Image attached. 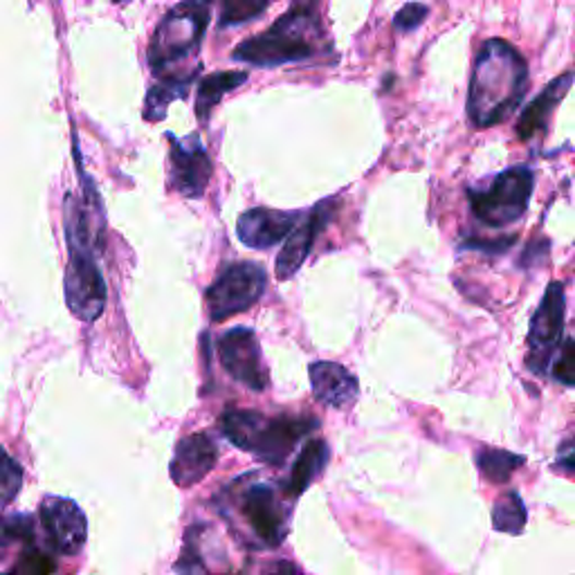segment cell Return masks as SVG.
<instances>
[{
	"label": "cell",
	"instance_id": "6da1fadb",
	"mask_svg": "<svg viewBox=\"0 0 575 575\" xmlns=\"http://www.w3.org/2000/svg\"><path fill=\"white\" fill-rule=\"evenodd\" d=\"M528 86L526 59L503 39L481 46L467 93V118L477 129L506 122L524 99Z\"/></svg>",
	"mask_w": 575,
	"mask_h": 575
},
{
	"label": "cell",
	"instance_id": "7a4b0ae2",
	"mask_svg": "<svg viewBox=\"0 0 575 575\" xmlns=\"http://www.w3.org/2000/svg\"><path fill=\"white\" fill-rule=\"evenodd\" d=\"M321 0H295L266 32L234 48L232 59L255 68H279L313 59L321 50Z\"/></svg>",
	"mask_w": 575,
	"mask_h": 575
},
{
	"label": "cell",
	"instance_id": "3957f363",
	"mask_svg": "<svg viewBox=\"0 0 575 575\" xmlns=\"http://www.w3.org/2000/svg\"><path fill=\"white\" fill-rule=\"evenodd\" d=\"M65 236L70 261L65 268V304L82 321H95L106 308V281L93 257V230L77 196H65Z\"/></svg>",
	"mask_w": 575,
	"mask_h": 575
},
{
	"label": "cell",
	"instance_id": "277c9868",
	"mask_svg": "<svg viewBox=\"0 0 575 575\" xmlns=\"http://www.w3.org/2000/svg\"><path fill=\"white\" fill-rule=\"evenodd\" d=\"M315 427L317 418L308 416L266 418L257 412L245 409H230L221 416V429L228 441L270 465H281Z\"/></svg>",
	"mask_w": 575,
	"mask_h": 575
},
{
	"label": "cell",
	"instance_id": "5b68a950",
	"mask_svg": "<svg viewBox=\"0 0 575 575\" xmlns=\"http://www.w3.org/2000/svg\"><path fill=\"white\" fill-rule=\"evenodd\" d=\"M209 25V0H183L175 5L154 32L149 46V63L154 70L189 57L198 50Z\"/></svg>",
	"mask_w": 575,
	"mask_h": 575
},
{
	"label": "cell",
	"instance_id": "8992f818",
	"mask_svg": "<svg viewBox=\"0 0 575 575\" xmlns=\"http://www.w3.org/2000/svg\"><path fill=\"white\" fill-rule=\"evenodd\" d=\"M535 189V175L528 167H513L501 171L488 189H470V207L488 228H506L517 223L528 209Z\"/></svg>",
	"mask_w": 575,
	"mask_h": 575
},
{
	"label": "cell",
	"instance_id": "52a82bcc",
	"mask_svg": "<svg viewBox=\"0 0 575 575\" xmlns=\"http://www.w3.org/2000/svg\"><path fill=\"white\" fill-rule=\"evenodd\" d=\"M268 285L266 270L259 264L241 261L228 266L207 291V308L213 321L245 313L255 306Z\"/></svg>",
	"mask_w": 575,
	"mask_h": 575
},
{
	"label": "cell",
	"instance_id": "ba28073f",
	"mask_svg": "<svg viewBox=\"0 0 575 575\" xmlns=\"http://www.w3.org/2000/svg\"><path fill=\"white\" fill-rule=\"evenodd\" d=\"M564 313H566L564 288L560 281H553L549 283L542 304L537 306L530 319L526 365L533 374L539 376L547 374V367L551 365L555 351L560 348L564 333Z\"/></svg>",
	"mask_w": 575,
	"mask_h": 575
},
{
	"label": "cell",
	"instance_id": "9c48e42d",
	"mask_svg": "<svg viewBox=\"0 0 575 575\" xmlns=\"http://www.w3.org/2000/svg\"><path fill=\"white\" fill-rule=\"evenodd\" d=\"M238 511L249 533L264 547L277 549L283 545L288 526H291V511L283 506V501L270 486L255 484L245 488L238 499Z\"/></svg>",
	"mask_w": 575,
	"mask_h": 575
},
{
	"label": "cell",
	"instance_id": "30bf717a",
	"mask_svg": "<svg viewBox=\"0 0 575 575\" xmlns=\"http://www.w3.org/2000/svg\"><path fill=\"white\" fill-rule=\"evenodd\" d=\"M219 357L225 371L241 384L266 391L270 387V374L264 363V353L255 331L249 329H230L219 340Z\"/></svg>",
	"mask_w": 575,
	"mask_h": 575
},
{
	"label": "cell",
	"instance_id": "8fae6325",
	"mask_svg": "<svg viewBox=\"0 0 575 575\" xmlns=\"http://www.w3.org/2000/svg\"><path fill=\"white\" fill-rule=\"evenodd\" d=\"M39 519L57 553L77 555L84 549L88 539V522L84 511L72 499L46 497Z\"/></svg>",
	"mask_w": 575,
	"mask_h": 575
},
{
	"label": "cell",
	"instance_id": "7c38bea8",
	"mask_svg": "<svg viewBox=\"0 0 575 575\" xmlns=\"http://www.w3.org/2000/svg\"><path fill=\"white\" fill-rule=\"evenodd\" d=\"M169 137L173 142L169 154L171 187L185 198H200L213 173V164L203 147L200 137L196 133L183 139H175L173 135Z\"/></svg>",
	"mask_w": 575,
	"mask_h": 575
},
{
	"label": "cell",
	"instance_id": "4fadbf2b",
	"mask_svg": "<svg viewBox=\"0 0 575 575\" xmlns=\"http://www.w3.org/2000/svg\"><path fill=\"white\" fill-rule=\"evenodd\" d=\"M335 205L338 200L333 198L321 200L317 207H313V211L306 216V219L299 225H295L291 234H288L281 255L277 257V277L281 281H288L293 274L299 272V268L310 255L317 234L333 219Z\"/></svg>",
	"mask_w": 575,
	"mask_h": 575
},
{
	"label": "cell",
	"instance_id": "5bb4252c",
	"mask_svg": "<svg viewBox=\"0 0 575 575\" xmlns=\"http://www.w3.org/2000/svg\"><path fill=\"white\" fill-rule=\"evenodd\" d=\"M297 223H299L297 211H279V209L257 207V209H247L245 213H241L236 234L241 243H245L252 249H268L285 241Z\"/></svg>",
	"mask_w": 575,
	"mask_h": 575
},
{
	"label": "cell",
	"instance_id": "9a60e30c",
	"mask_svg": "<svg viewBox=\"0 0 575 575\" xmlns=\"http://www.w3.org/2000/svg\"><path fill=\"white\" fill-rule=\"evenodd\" d=\"M219 458V448L211 441L209 435H192L185 437L175 445L173 458H171V479L180 488H189L198 481H203L216 465Z\"/></svg>",
	"mask_w": 575,
	"mask_h": 575
},
{
	"label": "cell",
	"instance_id": "2e32d148",
	"mask_svg": "<svg viewBox=\"0 0 575 575\" xmlns=\"http://www.w3.org/2000/svg\"><path fill=\"white\" fill-rule=\"evenodd\" d=\"M573 82H575V72H564V75L555 77L549 86H545V90L539 93L524 108L519 120H517V137L519 139H530L537 133L547 131L553 111L560 106V101L566 97Z\"/></svg>",
	"mask_w": 575,
	"mask_h": 575
},
{
	"label": "cell",
	"instance_id": "e0dca14e",
	"mask_svg": "<svg viewBox=\"0 0 575 575\" xmlns=\"http://www.w3.org/2000/svg\"><path fill=\"white\" fill-rule=\"evenodd\" d=\"M310 384L317 401L344 409L357 401V378L335 363H315L310 367Z\"/></svg>",
	"mask_w": 575,
	"mask_h": 575
},
{
	"label": "cell",
	"instance_id": "ac0fdd59",
	"mask_svg": "<svg viewBox=\"0 0 575 575\" xmlns=\"http://www.w3.org/2000/svg\"><path fill=\"white\" fill-rule=\"evenodd\" d=\"M329 456H331V450L321 439L308 441L293 465L291 481H288V492H291L293 497L304 494L308 486L323 473V467H327L329 463Z\"/></svg>",
	"mask_w": 575,
	"mask_h": 575
},
{
	"label": "cell",
	"instance_id": "d6986e66",
	"mask_svg": "<svg viewBox=\"0 0 575 575\" xmlns=\"http://www.w3.org/2000/svg\"><path fill=\"white\" fill-rule=\"evenodd\" d=\"M245 82H247V72L243 70H223V72H213V75L205 77L198 84V93H196V118L205 122L213 108L221 103V99L228 93L243 86Z\"/></svg>",
	"mask_w": 575,
	"mask_h": 575
},
{
	"label": "cell",
	"instance_id": "ffe728a7",
	"mask_svg": "<svg viewBox=\"0 0 575 575\" xmlns=\"http://www.w3.org/2000/svg\"><path fill=\"white\" fill-rule=\"evenodd\" d=\"M194 79L196 72H189L187 77H167L162 79V84H156L149 90L147 101H144V118L149 122H162L167 118L169 103L175 99H185Z\"/></svg>",
	"mask_w": 575,
	"mask_h": 575
},
{
	"label": "cell",
	"instance_id": "44dd1931",
	"mask_svg": "<svg viewBox=\"0 0 575 575\" xmlns=\"http://www.w3.org/2000/svg\"><path fill=\"white\" fill-rule=\"evenodd\" d=\"M526 522H528L526 506L517 492H506L494 501V506H492L494 530L519 535L526 528Z\"/></svg>",
	"mask_w": 575,
	"mask_h": 575
},
{
	"label": "cell",
	"instance_id": "7402d4cb",
	"mask_svg": "<svg viewBox=\"0 0 575 575\" xmlns=\"http://www.w3.org/2000/svg\"><path fill=\"white\" fill-rule=\"evenodd\" d=\"M524 461L526 458L522 454H513V452H506V450H484L477 456V465H479L481 475L488 481H494V484L509 481L513 477V473L517 470V467L524 465Z\"/></svg>",
	"mask_w": 575,
	"mask_h": 575
},
{
	"label": "cell",
	"instance_id": "603a6c76",
	"mask_svg": "<svg viewBox=\"0 0 575 575\" xmlns=\"http://www.w3.org/2000/svg\"><path fill=\"white\" fill-rule=\"evenodd\" d=\"M272 0H223L221 8V27H234L259 19L266 14Z\"/></svg>",
	"mask_w": 575,
	"mask_h": 575
},
{
	"label": "cell",
	"instance_id": "cb8c5ba5",
	"mask_svg": "<svg viewBox=\"0 0 575 575\" xmlns=\"http://www.w3.org/2000/svg\"><path fill=\"white\" fill-rule=\"evenodd\" d=\"M23 488L21 465L0 448V511L8 509Z\"/></svg>",
	"mask_w": 575,
	"mask_h": 575
},
{
	"label": "cell",
	"instance_id": "d4e9b609",
	"mask_svg": "<svg viewBox=\"0 0 575 575\" xmlns=\"http://www.w3.org/2000/svg\"><path fill=\"white\" fill-rule=\"evenodd\" d=\"M34 537V519L27 515L0 517V549H5L14 542H32Z\"/></svg>",
	"mask_w": 575,
	"mask_h": 575
},
{
	"label": "cell",
	"instance_id": "484cf974",
	"mask_svg": "<svg viewBox=\"0 0 575 575\" xmlns=\"http://www.w3.org/2000/svg\"><path fill=\"white\" fill-rule=\"evenodd\" d=\"M19 575H52L57 571V562L50 553L41 551V549H34L27 547L23 551V555L16 562L14 568Z\"/></svg>",
	"mask_w": 575,
	"mask_h": 575
},
{
	"label": "cell",
	"instance_id": "4316f807",
	"mask_svg": "<svg viewBox=\"0 0 575 575\" xmlns=\"http://www.w3.org/2000/svg\"><path fill=\"white\" fill-rule=\"evenodd\" d=\"M553 378L566 387H575V340L560 344V355L553 363Z\"/></svg>",
	"mask_w": 575,
	"mask_h": 575
},
{
	"label": "cell",
	"instance_id": "83f0119b",
	"mask_svg": "<svg viewBox=\"0 0 575 575\" xmlns=\"http://www.w3.org/2000/svg\"><path fill=\"white\" fill-rule=\"evenodd\" d=\"M429 14V8L423 3H407L399 14L393 16V29L399 32H414L418 29Z\"/></svg>",
	"mask_w": 575,
	"mask_h": 575
},
{
	"label": "cell",
	"instance_id": "f1b7e54d",
	"mask_svg": "<svg viewBox=\"0 0 575 575\" xmlns=\"http://www.w3.org/2000/svg\"><path fill=\"white\" fill-rule=\"evenodd\" d=\"M515 243V236L511 238H499V241H470L467 247H475V249H488V252H503L509 249Z\"/></svg>",
	"mask_w": 575,
	"mask_h": 575
},
{
	"label": "cell",
	"instance_id": "f546056e",
	"mask_svg": "<svg viewBox=\"0 0 575 575\" xmlns=\"http://www.w3.org/2000/svg\"><path fill=\"white\" fill-rule=\"evenodd\" d=\"M268 575H302V573L291 562H279Z\"/></svg>",
	"mask_w": 575,
	"mask_h": 575
},
{
	"label": "cell",
	"instance_id": "4dcf8cb0",
	"mask_svg": "<svg viewBox=\"0 0 575 575\" xmlns=\"http://www.w3.org/2000/svg\"><path fill=\"white\" fill-rule=\"evenodd\" d=\"M558 467H562V470L575 475V452L568 454V456H564V458H560V461H558Z\"/></svg>",
	"mask_w": 575,
	"mask_h": 575
},
{
	"label": "cell",
	"instance_id": "1f68e13d",
	"mask_svg": "<svg viewBox=\"0 0 575 575\" xmlns=\"http://www.w3.org/2000/svg\"><path fill=\"white\" fill-rule=\"evenodd\" d=\"M113 3H124V0H113Z\"/></svg>",
	"mask_w": 575,
	"mask_h": 575
},
{
	"label": "cell",
	"instance_id": "d6a6232c",
	"mask_svg": "<svg viewBox=\"0 0 575 575\" xmlns=\"http://www.w3.org/2000/svg\"><path fill=\"white\" fill-rule=\"evenodd\" d=\"M8 575H19V573H16V571H12V573H8Z\"/></svg>",
	"mask_w": 575,
	"mask_h": 575
}]
</instances>
